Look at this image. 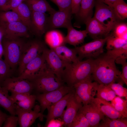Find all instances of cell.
Instances as JSON below:
<instances>
[{"instance_id": "1", "label": "cell", "mask_w": 127, "mask_h": 127, "mask_svg": "<svg viewBox=\"0 0 127 127\" xmlns=\"http://www.w3.org/2000/svg\"><path fill=\"white\" fill-rule=\"evenodd\" d=\"M92 59V77L99 84L108 85L115 83L121 73L116 66L115 59L106 53Z\"/></svg>"}, {"instance_id": "2", "label": "cell", "mask_w": 127, "mask_h": 127, "mask_svg": "<svg viewBox=\"0 0 127 127\" xmlns=\"http://www.w3.org/2000/svg\"><path fill=\"white\" fill-rule=\"evenodd\" d=\"M92 59L83 61L79 60L71 63H65L61 79L67 86L73 87L75 84L92 77Z\"/></svg>"}, {"instance_id": "3", "label": "cell", "mask_w": 127, "mask_h": 127, "mask_svg": "<svg viewBox=\"0 0 127 127\" xmlns=\"http://www.w3.org/2000/svg\"><path fill=\"white\" fill-rule=\"evenodd\" d=\"M30 81L32 83L33 91L36 94L54 90L65 84L48 67L47 64L39 73Z\"/></svg>"}, {"instance_id": "4", "label": "cell", "mask_w": 127, "mask_h": 127, "mask_svg": "<svg viewBox=\"0 0 127 127\" xmlns=\"http://www.w3.org/2000/svg\"><path fill=\"white\" fill-rule=\"evenodd\" d=\"M24 38L2 37L1 43L4 60L13 71L19 65L23 48L26 41Z\"/></svg>"}, {"instance_id": "5", "label": "cell", "mask_w": 127, "mask_h": 127, "mask_svg": "<svg viewBox=\"0 0 127 127\" xmlns=\"http://www.w3.org/2000/svg\"><path fill=\"white\" fill-rule=\"evenodd\" d=\"M47 47L45 42L40 38H37L26 41L18 65L19 75L23 71L28 63L42 54Z\"/></svg>"}, {"instance_id": "6", "label": "cell", "mask_w": 127, "mask_h": 127, "mask_svg": "<svg viewBox=\"0 0 127 127\" xmlns=\"http://www.w3.org/2000/svg\"><path fill=\"white\" fill-rule=\"evenodd\" d=\"M94 17L110 32L121 20L113 8L98 0H95Z\"/></svg>"}, {"instance_id": "7", "label": "cell", "mask_w": 127, "mask_h": 127, "mask_svg": "<svg viewBox=\"0 0 127 127\" xmlns=\"http://www.w3.org/2000/svg\"><path fill=\"white\" fill-rule=\"evenodd\" d=\"M92 78L86 79L75 84L74 96L77 101L83 105L93 102L99 83L92 82Z\"/></svg>"}, {"instance_id": "8", "label": "cell", "mask_w": 127, "mask_h": 127, "mask_svg": "<svg viewBox=\"0 0 127 127\" xmlns=\"http://www.w3.org/2000/svg\"><path fill=\"white\" fill-rule=\"evenodd\" d=\"M74 87L64 85L59 88L48 92L36 95V100L38 101L40 107V112L44 117L45 110L58 101L66 94L73 91Z\"/></svg>"}, {"instance_id": "9", "label": "cell", "mask_w": 127, "mask_h": 127, "mask_svg": "<svg viewBox=\"0 0 127 127\" xmlns=\"http://www.w3.org/2000/svg\"><path fill=\"white\" fill-rule=\"evenodd\" d=\"M107 36L104 38L94 39L79 47H75L78 57L80 61L84 58L95 59L103 54V46Z\"/></svg>"}, {"instance_id": "10", "label": "cell", "mask_w": 127, "mask_h": 127, "mask_svg": "<svg viewBox=\"0 0 127 127\" xmlns=\"http://www.w3.org/2000/svg\"><path fill=\"white\" fill-rule=\"evenodd\" d=\"M0 29L2 37L6 38H28L30 37L31 33L27 26L20 21L9 24H0Z\"/></svg>"}, {"instance_id": "11", "label": "cell", "mask_w": 127, "mask_h": 127, "mask_svg": "<svg viewBox=\"0 0 127 127\" xmlns=\"http://www.w3.org/2000/svg\"><path fill=\"white\" fill-rule=\"evenodd\" d=\"M1 86L11 93L32 94L34 91L33 86L31 81L18 76L8 78Z\"/></svg>"}, {"instance_id": "12", "label": "cell", "mask_w": 127, "mask_h": 127, "mask_svg": "<svg viewBox=\"0 0 127 127\" xmlns=\"http://www.w3.org/2000/svg\"><path fill=\"white\" fill-rule=\"evenodd\" d=\"M71 12L67 10H55L48 16V31L56 28H67L72 25Z\"/></svg>"}, {"instance_id": "13", "label": "cell", "mask_w": 127, "mask_h": 127, "mask_svg": "<svg viewBox=\"0 0 127 127\" xmlns=\"http://www.w3.org/2000/svg\"><path fill=\"white\" fill-rule=\"evenodd\" d=\"M48 16L46 13L31 11L30 30L37 38H40L48 31Z\"/></svg>"}, {"instance_id": "14", "label": "cell", "mask_w": 127, "mask_h": 127, "mask_svg": "<svg viewBox=\"0 0 127 127\" xmlns=\"http://www.w3.org/2000/svg\"><path fill=\"white\" fill-rule=\"evenodd\" d=\"M16 115L18 118V124L20 127H30L39 118L41 121L43 120V117L40 112V105H36L33 110H24L15 106Z\"/></svg>"}, {"instance_id": "15", "label": "cell", "mask_w": 127, "mask_h": 127, "mask_svg": "<svg viewBox=\"0 0 127 127\" xmlns=\"http://www.w3.org/2000/svg\"><path fill=\"white\" fill-rule=\"evenodd\" d=\"M42 53L48 67L61 80V76L65 67L64 63L53 49L47 47Z\"/></svg>"}, {"instance_id": "16", "label": "cell", "mask_w": 127, "mask_h": 127, "mask_svg": "<svg viewBox=\"0 0 127 127\" xmlns=\"http://www.w3.org/2000/svg\"><path fill=\"white\" fill-rule=\"evenodd\" d=\"M46 65L45 58L42 53L28 63L18 76L30 81L36 77Z\"/></svg>"}, {"instance_id": "17", "label": "cell", "mask_w": 127, "mask_h": 127, "mask_svg": "<svg viewBox=\"0 0 127 127\" xmlns=\"http://www.w3.org/2000/svg\"><path fill=\"white\" fill-rule=\"evenodd\" d=\"M78 111L86 117L91 127H98L100 121L105 116L93 101L83 105Z\"/></svg>"}, {"instance_id": "18", "label": "cell", "mask_w": 127, "mask_h": 127, "mask_svg": "<svg viewBox=\"0 0 127 127\" xmlns=\"http://www.w3.org/2000/svg\"><path fill=\"white\" fill-rule=\"evenodd\" d=\"M74 89L65 95L47 109L48 114L44 116L46 119L44 127H47L48 123L51 120L61 117L69 100L74 95Z\"/></svg>"}, {"instance_id": "19", "label": "cell", "mask_w": 127, "mask_h": 127, "mask_svg": "<svg viewBox=\"0 0 127 127\" xmlns=\"http://www.w3.org/2000/svg\"><path fill=\"white\" fill-rule=\"evenodd\" d=\"M10 96L15 106L22 110H31L35 106L36 100V95L11 93Z\"/></svg>"}, {"instance_id": "20", "label": "cell", "mask_w": 127, "mask_h": 127, "mask_svg": "<svg viewBox=\"0 0 127 127\" xmlns=\"http://www.w3.org/2000/svg\"><path fill=\"white\" fill-rule=\"evenodd\" d=\"M82 106V104L76 100L74 94L69 100L66 109L60 117L65 127H70L79 110Z\"/></svg>"}, {"instance_id": "21", "label": "cell", "mask_w": 127, "mask_h": 127, "mask_svg": "<svg viewBox=\"0 0 127 127\" xmlns=\"http://www.w3.org/2000/svg\"><path fill=\"white\" fill-rule=\"evenodd\" d=\"M84 23L87 34L94 39L107 36L110 32L94 17L87 20Z\"/></svg>"}, {"instance_id": "22", "label": "cell", "mask_w": 127, "mask_h": 127, "mask_svg": "<svg viewBox=\"0 0 127 127\" xmlns=\"http://www.w3.org/2000/svg\"><path fill=\"white\" fill-rule=\"evenodd\" d=\"M67 29V34L65 37V44H68L75 47L83 43L87 33L86 30L78 31L75 29L72 25L68 27Z\"/></svg>"}, {"instance_id": "23", "label": "cell", "mask_w": 127, "mask_h": 127, "mask_svg": "<svg viewBox=\"0 0 127 127\" xmlns=\"http://www.w3.org/2000/svg\"><path fill=\"white\" fill-rule=\"evenodd\" d=\"M52 49L65 63H71L80 60L74 48H69L63 45Z\"/></svg>"}, {"instance_id": "24", "label": "cell", "mask_w": 127, "mask_h": 127, "mask_svg": "<svg viewBox=\"0 0 127 127\" xmlns=\"http://www.w3.org/2000/svg\"><path fill=\"white\" fill-rule=\"evenodd\" d=\"M95 0H82L79 11L76 15L80 22L84 23L87 20L92 18Z\"/></svg>"}, {"instance_id": "25", "label": "cell", "mask_w": 127, "mask_h": 127, "mask_svg": "<svg viewBox=\"0 0 127 127\" xmlns=\"http://www.w3.org/2000/svg\"><path fill=\"white\" fill-rule=\"evenodd\" d=\"M93 101L106 117L112 119L124 118L108 102L96 98Z\"/></svg>"}, {"instance_id": "26", "label": "cell", "mask_w": 127, "mask_h": 127, "mask_svg": "<svg viewBox=\"0 0 127 127\" xmlns=\"http://www.w3.org/2000/svg\"><path fill=\"white\" fill-rule=\"evenodd\" d=\"M65 36L61 32L53 29L47 31L45 36V42L50 47L53 49L60 46L65 44Z\"/></svg>"}, {"instance_id": "27", "label": "cell", "mask_w": 127, "mask_h": 127, "mask_svg": "<svg viewBox=\"0 0 127 127\" xmlns=\"http://www.w3.org/2000/svg\"><path fill=\"white\" fill-rule=\"evenodd\" d=\"M24 2L31 11L48 12L50 14L55 10L46 0H25Z\"/></svg>"}, {"instance_id": "28", "label": "cell", "mask_w": 127, "mask_h": 127, "mask_svg": "<svg viewBox=\"0 0 127 127\" xmlns=\"http://www.w3.org/2000/svg\"><path fill=\"white\" fill-rule=\"evenodd\" d=\"M8 92L0 86V107L4 108L11 115H15V104L11 99Z\"/></svg>"}, {"instance_id": "29", "label": "cell", "mask_w": 127, "mask_h": 127, "mask_svg": "<svg viewBox=\"0 0 127 127\" xmlns=\"http://www.w3.org/2000/svg\"><path fill=\"white\" fill-rule=\"evenodd\" d=\"M12 10L18 14L22 22L30 30L31 11L27 5L24 2H23Z\"/></svg>"}, {"instance_id": "30", "label": "cell", "mask_w": 127, "mask_h": 127, "mask_svg": "<svg viewBox=\"0 0 127 127\" xmlns=\"http://www.w3.org/2000/svg\"><path fill=\"white\" fill-rule=\"evenodd\" d=\"M96 98L107 102L111 101L116 96L114 91L108 85L98 84Z\"/></svg>"}, {"instance_id": "31", "label": "cell", "mask_w": 127, "mask_h": 127, "mask_svg": "<svg viewBox=\"0 0 127 127\" xmlns=\"http://www.w3.org/2000/svg\"><path fill=\"white\" fill-rule=\"evenodd\" d=\"M127 118L112 119L105 116L100 121L98 127H127Z\"/></svg>"}, {"instance_id": "32", "label": "cell", "mask_w": 127, "mask_h": 127, "mask_svg": "<svg viewBox=\"0 0 127 127\" xmlns=\"http://www.w3.org/2000/svg\"><path fill=\"white\" fill-rule=\"evenodd\" d=\"M106 43L107 51L122 46L127 43V40L117 37L111 33L108 36Z\"/></svg>"}, {"instance_id": "33", "label": "cell", "mask_w": 127, "mask_h": 127, "mask_svg": "<svg viewBox=\"0 0 127 127\" xmlns=\"http://www.w3.org/2000/svg\"><path fill=\"white\" fill-rule=\"evenodd\" d=\"M111 101L112 106L123 117L127 118V100L116 96Z\"/></svg>"}, {"instance_id": "34", "label": "cell", "mask_w": 127, "mask_h": 127, "mask_svg": "<svg viewBox=\"0 0 127 127\" xmlns=\"http://www.w3.org/2000/svg\"><path fill=\"white\" fill-rule=\"evenodd\" d=\"M16 21L22 22L18 15L14 11H0V24H9Z\"/></svg>"}, {"instance_id": "35", "label": "cell", "mask_w": 127, "mask_h": 127, "mask_svg": "<svg viewBox=\"0 0 127 127\" xmlns=\"http://www.w3.org/2000/svg\"><path fill=\"white\" fill-rule=\"evenodd\" d=\"M116 14L121 20L127 17V4L123 0H117L112 7Z\"/></svg>"}, {"instance_id": "36", "label": "cell", "mask_w": 127, "mask_h": 127, "mask_svg": "<svg viewBox=\"0 0 127 127\" xmlns=\"http://www.w3.org/2000/svg\"><path fill=\"white\" fill-rule=\"evenodd\" d=\"M13 71L4 60L0 59V86L6 79L12 77Z\"/></svg>"}, {"instance_id": "37", "label": "cell", "mask_w": 127, "mask_h": 127, "mask_svg": "<svg viewBox=\"0 0 127 127\" xmlns=\"http://www.w3.org/2000/svg\"><path fill=\"white\" fill-rule=\"evenodd\" d=\"M111 31L112 33L119 38L127 40V25L126 23L119 22L114 27Z\"/></svg>"}, {"instance_id": "38", "label": "cell", "mask_w": 127, "mask_h": 127, "mask_svg": "<svg viewBox=\"0 0 127 127\" xmlns=\"http://www.w3.org/2000/svg\"><path fill=\"white\" fill-rule=\"evenodd\" d=\"M106 53L115 60L120 57L127 58V43L120 47L107 50Z\"/></svg>"}, {"instance_id": "39", "label": "cell", "mask_w": 127, "mask_h": 127, "mask_svg": "<svg viewBox=\"0 0 127 127\" xmlns=\"http://www.w3.org/2000/svg\"><path fill=\"white\" fill-rule=\"evenodd\" d=\"M89 123L86 117L78 111L70 127H89Z\"/></svg>"}, {"instance_id": "40", "label": "cell", "mask_w": 127, "mask_h": 127, "mask_svg": "<svg viewBox=\"0 0 127 127\" xmlns=\"http://www.w3.org/2000/svg\"><path fill=\"white\" fill-rule=\"evenodd\" d=\"M123 83L122 81L117 83H111L108 86L114 91L116 95L121 97H124L127 100V89L123 86Z\"/></svg>"}, {"instance_id": "41", "label": "cell", "mask_w": 127, "mask_h": 127, "mask_svg": "<svg viewBox=\"0 0 127 127\" xmlns=\"http://www.w3.org/2000/svg\"><path fill=\"white\" fill-rule=\"evenodd\" d=\"M127 58L120 57L116 59L115 60L116 64L122 65V71L120 76V78L122 81L127 85Z\"/></svg>"}, {"instance_id": "42", "label": "cell", "mask_w": 127, "mask_h": 127, "mask_svg": "<svg viewBox=\"0 0 127 127\" xmlns=\"http://www.w3.org/2000/svg\"><path fill=\"white\" fill-rule=\"evenodd\" d=\"M58 7L59 10L70 11L71 10V0H50Z\"/></svg>"}, {"instance_id": "43", "label": "cell", "mask_w": 127, "mask_h": 127, "mask_svg": "<svg viewBox=\"0 0 127 127\" xmlns=\"http://www.w3.org/2000/svg\"><path fill=\"white\" fill-rule=\"evenodd\" d=\"M18 124V118L15 115H9L5 119L3 127H16Z\"/></svg>"}, {"instance_id": "44", "label": "cell", "mask_w": 127, "mask_h": 127, "mask_svg": "<svg viewBox=\"0 0 127 127\" xmlns=\"http://www.w3.org/2000/svg\"><path fill=\"white\" fill-rule=\"evenodd\" d=\"M25 0H9L5 6L1 11H8L12 10L16 8Z\"/></svg>"}, {"instance_id": "45", "label": "cell", "mask_w": 127, "mask_h": 127, "mask_svg": "<svg viewBox=\"0 0 127 127\" xmlns=\"http://www.w3.org/2000/svg\"><path fill=\"white\" fill-rule=\"evenodd\" d=\"M71 0L72 14L76 15L79 10L80 3L82 0Z\"/></svg>"}, {"instance_id": "46", "label": "cell", "mask_w": 127, "mask_h": 127, "mask_svg": "<svg viewBox=\"0 0 127 127\" xmlns=\"http://www.w3.org/2000/svg\"><path fill=\"white\" fill-rule=\"evenodd\" d=\"M63 125H64V123L62 121H60L53 119L49 122L47 127H60Z\"/></svg>"}, {"instance_id": "47", "label": "cell", "mask_w": 127, "mask_h": 127, "mask_svg": "<svg viewBox=\"0 0 127 127\" xmlns=\"http://www.w3.org/2000/svg\"><path fill=\"white\" fill-rule=\"evenodd\" d=\"M9 116L2 111L0 109V127H1L6 118Z\"/></svg>"}, {"instance_id": "48", "label": "cell", "mask_w": 127, "mask_h": 127, "mask_svg": "<svg viewBox=\"0 0 127 127\" xmlns=\"http://www.w3.org/2000/svg\"><path fill=\"white\" fill-rule=\"evenodd\" d=\"M107 5L112 7L114 3L117 0H98Z\"/></svg>"}, {"instance_id": "49", "label": "cell", "mask_w": 127, "mask_h": 127, "mask_svg": "<svg viewBox=\"0 0 127 127\" xmlns=\"http://www.w3.org/2000/svg\"><path fill=\"white\" fill-rule=\"evenodd\" d=\"M9 0H0V11L2 10Z\"/></svg>"}, {"instance_id": "50", "label": "cell", "mask_w": 127, "mask_h": 127, "mask_svg": "<svg viewBox=\"0 0 127 127\" xmlns=\"http://www.w3.org/2000/svg\"><path fill=\"white\" fill-rule=\"evenodd\" d=\"M3 55V48L1 43V40L0 41V59L2 58Z\"/></svg>"}]
</instances>
